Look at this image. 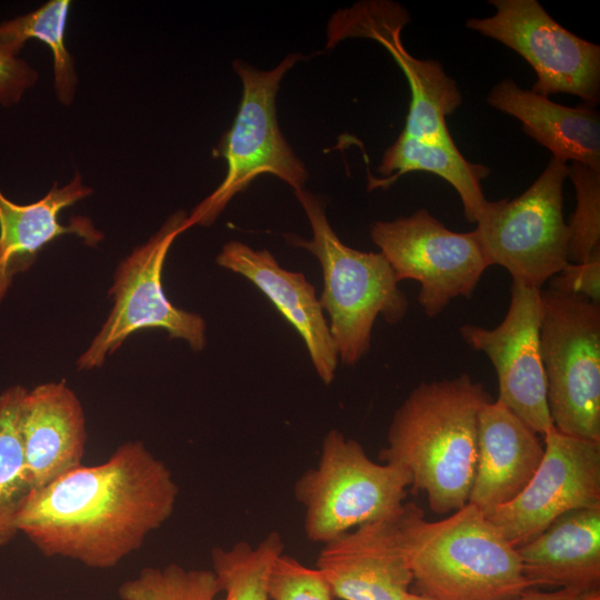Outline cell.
<instances>
[{"label":"cell","instance_id":"obj_8","mask_svg":"<svg viewBox=\"0 0 600 600\" xmlns=\"http://www.w3.org/2000/svg\"><path fill=\"white\" fill-rule=\"evenodd\" d=\"M568 164L551 158L519 197L487 202L474 229L490 263L513 282L542 289L568 263L569 227L563 217Z\"/></svg>","mask_w":600,"mask_h":600},{"label":"cell","instance_id":"obj_30","mask_svg":"<svg viewBox=\"0 0 600 600\" xmlns=\"http://www.w3.org/2000/svg\"><path fill=\"white\" fill-rule=\"evenodd\" d=\"M37 79L34 69L0 46V104L17 103Z\"/></svg>","mask_w":600,"mask_h":600},{"label":"cell","instance_id":"obj_32","mask_svg":"<svg viewBox=\"0 0 600 600\" xmlns=\"http://www.w3.org/2000/svg\"><path fill=\"white\" fill-rule=\"evenodd\" d=\"M403 600H438L420 592H408Z\"/></svg>","mask_w":600,"mask_h":600},{"label":"cell","instance_id":"obj_7","mask_svg":"<svg viewBox=\"0 0 600 600\" xmlns=\"http://www.w3.org/2000/svg\"><path fill=\"white\" fill-rule=\"evenodd\" d=\"M541 358L553 427L600 443V304L541 289Z\"/></svg>","mask_w":600,"mask_h":600},{"label":"cell","instance_id":"obj_33","mask_svg":"<svg viewBox=\"0 0 600 600\" xmlns=\"http://www.w3.org/2000/svg\"><path fill=\"white\" fill-rule=\"evenodd\" d=\"M579 600H600L599 590L582 594Z\"/></svg>","mask_w":600,"mask_h":600},{"label":"cell","instance_id":"obj_14","mask_svg":"<svg viewBox=\"0 0 600 600\" xmlns=\"http://www.w3.org/2000/svg\"><path fill=\"white\" fill-rule=\"evenodd\" d=\"M541 289L513 282L510 306L499 326L489 329L463 324L460 334L493 364L499 388L497 400L543 437L553 423L541 358Z\"/></svg>","mask_w":600,"mask_h":600},{"label":"cell","instance_id":"obj_26","mask_svg":"<svg viewBox=\"0 0 600 600\" xmlns=\"http://www.w3.org/2000/svg\"><path fill=\"white\" fill-rule=\"evenodd\" d=\"M219 592L212 570L177 563L144 568L119 587L121 600H214Z\"/></svg>","mask_w":600,"mask_h":600},{"label":"cell","instance_id":"obj_13","mask_svg":"<svg viewBox=\"0 0 600 600\" xmlns=\"http://www.w3.org/2000/svg\"><path fill=\"white\" fill-rule=\"evenodd\" d=\"M543 443L542 461L526 488L486 514L516 548L569 511L600 508V443L554 427L543 436Z\"/></svg>","mask_w":600,"mask_h":600},{"label":"cell","instance_id":"obj_11","mask_svg":"<svg viewBox=\"0 0 600 600\" xmlns=\"http://www.w3.org/2000/svg\"><path fill=\"white\" fill-rule=\"evenodd\" d=\"M488 18H470L466 27L519 53L534 70L531 91L549 97L567 93L596 108L600 101V47L557 22L537 0H489Z\"/></svg>","mask_w":600,"mask_h":600},{"label":"cell","instance_id":"obj_19","mask_svg":"<svg viewBox=\"0 0 600 600\" xmlns=\"http://www.w3.org/2000/svg\"><path fill=\"white\" fill-rule=\"evenodd\" d=\"M92 192L82 182L79 172L63 187L54 182L43 198L30 204L12 202L0 189V303L13 278L27 271L34 263L39 251L54 239L73 233L91 247L103 239V234L88 218H71L68 224L59 221V214L64 208Z\"/></svg>","mask_w":600,"mask_h":600},{"label":"cell","instance_id":"obj_1","mask_svg":"<svg viewBox=\"0 0 600 600\" xmlns=\"http://www.w3.org/2000/svg\"><path fill=\"white\" fill-rule=\"evenodd\" d=\"M178 494L167 464L141 441H128L103 463L81 464L33 490L18 529L46 557L110 569L172 516Z\"/></svg>","mask_w":600,"mask_h":600},{"label":"cell","instance_id":"obj_18","mask_svg":"<svg viewBox=\"0 0 600 600\" xmlns=\"http://www.w3.org/2000/svg\"><path fill=\"white\" fill-rule=\"evenodd\" d=\"M20 424L32 491L82 464L86 417L77 394L64 381L28 390Z\"/></svg>","mask_w":600,"mask_h":600},{"label":"cell","instance_id":"obj_17","mask_svg":"<svg viewBox=\"0 0 600 600\" xmlns=\"http://www.w3.org/2000/svg\"><path fill=\"white\" fill-rule=\"evenodd\" d=\"M544 443L499 400L483 404L478 418V457L468 503L484 514L509 503L540 466Z\"/></svg>","mask_w":600,"mask_h":600},{"label":"cell","instance_id":"obj_31","mask_svg":"<svg viewBox=\"0 0 600 600\" xmlns=\"http://www.w3.org/2000/svg\"><path fill=\"white\" fill-rule=\"evenodd\" d=\"M582 593L572 589H556L552 591H536L529 589L514 600H579Z\"/></svg>","mask_w":600,"mask_h":600},{"label":"cell","instance_id":"obj_2","mask_svg":"<svg viewBox=\"0 0 600 600\" xmlns=\"http://www.w3.org/2000/svg\"><path fill=\"white\" fill-rule=\"evenodd\" d=\"M492 400L469 374L418 384L398 407L380 462L403 468L437 514L468 503L478 457V418Z\"/></svg>","mask_w":600,"mask_h":600},{"label":"cell","instance_id":"obj_24","mask_svg":"<svg viewBox=\"0 0 600 600\" xmlns=\"http://www.w3.org/2000/svg\"><path fill=\"white\" fill-rule=\"evenodd\" d=\"M70 6L69 0H50L30 13L0 24V46L14 56L31 38L51 49L56 96L64 106L73 102L78 86L74 59L66 46Z\"/></svg>","mask_w":600,"mask_h":600},{"label":"cell","instance_id":"obj_6","mask_svg":"<svg viewBox=\"0 0 600 600\" xmlns=\"http://www.w3.org/2000/svg\"><path fill=\"white\" fill-rule=\"evenodd\" d=\"M410 484L403 468L371 460L358 441L333 429L323 438L317 464L298 478L293 493L304 509L307 538L324 544L398 513Z\"/></svg>","mask_w":600,"mask_h":600},{"label":"cell","instance_id":"obj_29","mask_svg":"<svg viewBox=\"0 0 600 600\" xmlns=\"http://www.w3.org/2000/svg\"><path fill=\"white\" fill-rule=\"evenodd\" d=\"M550 288L587 298L600 304V252L580 263H567L551 279Z\"/></svg>","mask_w":600,"mask_h":600},{"label":"cell","instance_id":"obj_3","mask_svg":"<svg viewBox=\"0 0 600 600\" xmlns=\"http://www.w3.org/2000/svg\"><path fill=\"white\" fill-rule=\"evenodd\" d=\"M407 550L418 591L438 600H514L532 589L517 548L471 503L432 522L417 506Z\"/></svg>","mask_w":600,"mask_h":600},{"label":"cell","instance_id":"obj_20","mask_svg":"<svg viewBox=\"0 0 600 600\" xmlns=\"http://www.w3.org/2000/svg\"><path fill=\"white\" fill-rule=\"evenodd\" d=\"M522 571L533 587L599 590L600 508L569 511L517 548Z\"/></svg>","mask_w":600,"mask_h":600},{"label":"cell","instance_id":"obj_23","mask_svg":"<svg viewBox=\"0 0 600 600\" xmlns=\"http://www.w3.org/2000/svg\"><path fill=\"white\" fill-rule=\"evenodd\" d=\"M27 389L0 393V547L19 533L18 519L32 492L21 437V408Z\"/></svg>","mask_w":600,"mask_h":600},{"label":"cell","instance_id":"obj_9","mask_svg":"<svg viewBox=\"0 0 600 600\" xmlns=\"http://www.w3.org/2000/svg\"><path fill=\"white\" fill-rule=\"evenodd\" d=\"M188 214L172 213L142 246L137 247L117 268L109 293L113 308L88 349L77 361L78 370L103 364L131 334L159 328L171 339H183L198 352L206 346V322L197 313L173 306L162 286V269L176 238L188 230Z\"/></svg>","mask_w":600,"mask_h":600},{"label":"cell","instance_id":"obj_16","mask_svg":"<svg viewBox=\"0 0 600 600\" xmlns=\"http://www.w3.org/2000/svg\"><path fill=\"white\" fill-rule=\"evenodd\" d=\"M218 266L251 281L302 337L312 364L324 384L332 382L338 349L331 336L314 287L303 273L280 267L267 249L254 250L232 240L222 247Z\"/></svg>","mask_w":600,"mask_h":600},{"label":"cell","instance_id":"obj_4","mask_svg":"<svg viewBox=\"0 0 600 600\" xmlns=\"http://www.w3.org/2000/svg\"><path fill=\"white\" fill-rule=\"evenodd\" d=\"M293 193L311 226L312 238L286 234V240L319 260L323 277L319 302L329 314L340 360L353 366L370 349L377 317L397 324L406 317L409 301L381 252H363L344 244L329 223L323 201L304 188Z\"/></svg>","mask_w":600,"mask_h":600},{"label":"cell","instance_id":"obj_12","mask_svg":"<svg viewBox=\"0 0 600 600\" xmlns=\"http://www.w3.org/2000/svg\"><path fill=\"white\" fill-rule=\"evenodd\" d=\"M410 16L401 4L388 0L360 1L332 14L327 26L328 47L347 38H367L380 43L402 70L411 99L401 132L432 143L452 142L446 117L461 104L457 82L436 60L411 56L401 40Z\"/></svg>","mask_w":600,"mask_h":600},{"label":"cell","instance_id":"obj_27","mask_svg":"<svg viewBox=\"0 0 600 600\" xmlns=\"http://www.w3.org/2000/svg\"><path fill=\"white\" fill-rule=\"evenodd\" d=\"M577 198L569 227L568 262L580 263L600 252V171L582 163L568 164Z\"/></svg>","mask_w":600,"mask_h":600},{"label":"cell","instance_id":"obj_10","mask_svg":"<svg viewBox=\"0 0 600 600\" xmlns=\"http://www.w3.org/2000/svg\"><path fill=\"white\" fill-rule=\"evenodd\" d=\"M370 237L397 280L420 283L418 301L429 318L458 297L470 298L490 263L476 231L449 230L427 209L391 221H376Z\"/></svg>","mask_w":600,"mask_h":600},{"label":"cell","instance_id":"obj_5","mask_svg":"<svg viewBox=\"0 0 600 600\" xmlns=\"http://www.w3.org/2000/svg\"><path fill=\"white\" fill-rule=\"evenodd\" d=\"M303 57L290 53L270 70H260L236 59L233 70L242 83V96L232 126L212 151L222 158L227 172L222 182L187 218V227L211 226L231 199L262 174H271L293 191L303 189L308 170L283 137L277 118V94L286 73Z\"/></svg>","mask_w":600,"mask_h":600},{"label":"cell","instance_id":"obj_15","mask_svg":"<svg viewBox=\"0 0 600 600\" xmlns=\"http://www.w3.org/2000/svg\"><path fill=\"white\" fill-rule=\"evenodd\" d=\"M417 504L353 528L324 543L317 559L334 598L403 600L413 583L407 527Z\"/></svg>","mask_w":600,"mask_h":600},{"label":"cell","instance_id":"obj_21","mask_svg":"<svg viewBox=\"0 0 600 600\" xmlns=\"http://www.w3.org/2000/svg\"><path fill=\"white\" fill-rule=\"evenodd\" d=\"M487 102L518 119L523 132L547 148L552 158L600 171V117L594 108L556 103L511 79L497 83Z\"/></svg>","mask_w":600,"mask_h":600},{"label":"cell","instance_id":"obj_28","mask_svg":"<svg viewBox=\"0 0 600 600\" xmlns=\"http://www.w3.org/2000/svg\"><path fill=\"white\" fill-rule=\"evenodd\" d=\"M267 587L271 600H333L334 598L332 588L320 569L309 568L283 552L271 564Z\"/></svg>","mask_w":600,"mask_h":600},{"label":"cell","instance_id":"obj_22","mask_svg":"<svg viewBox=\"0 0 600 600\" xmlns=\"http://www.w3.org/2000/svg\"><path fill=\"white\" fill-rule=\"evenodd\" d=\"M412 171L430 172L449 182L461 199L466 219L477 223L488 202L481 181L490 174V168L468 161L453 141L426 142L401 132L382 156L378 172L383 177L369 176L368 189L389 187Z\"/></svg>","mask_w":600,"mask_h":600},{"label":"cell","instance_id":"obj_25","mask_svg":"<svg viewBox=\"0 0 600 600\" xmlns=\"http://www.w3.org/2000/svg\"><path fill=\"white\" fill-rule=\"evenodd\" d=\"M279 532L272 531L257 546L238 541L211 551L212 571L223 600H269L268 576L274 559L283 552Z\"/></svg>","mask_w":600,"mask_h":600}]
</instances>
